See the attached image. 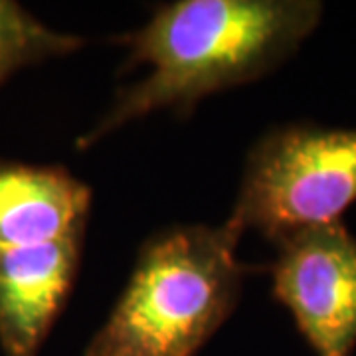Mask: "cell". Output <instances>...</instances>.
Returning a JSON list of instances; mask_svg holds the SVG:
<instances>
[{"label": "cell", "instance_id": "cell-1", "mask_svg": "<svg viewBox=\"0 0 356 356\" xmlns=\"http://www.w3.org/2000/svg\"><path fill=\"white\" fill-rule=\"evenodd\" d=\"M318 0H177L154 8L145 24L119 38L127 67L147 65L119 89L107 113L79 139L88 151L145 115H184L224 89L261 79L301 48L323 18Z\"/></svg>", "mask_w": 356, "mask_h": 356}, {"label": "cell", "instance_id": "cell-2", "mask_svg": "<svg viewBox=\"0 0 356 356\" xmlns=\"http://www.w3.org/2000/svg\"><path fill=\"white\" fill-rule=\"evenodd\" d=\"M242 236L229 218L153 234L83 356H198L240 303Z\"/></svg>", "mask_w": 356, "mask_h": 356}, {"label": "cell", "instance_id": "cell-3", "mask_svg": "<svg viewBox=\"0 0 356 356\" xmlns=\"http://www.w3.org/2000/svg\"><path fill=\"white\" fill-rule=\"evenodd\" d=\"M356 202V129L289 123L250 149L232 208L243 234L269 242L343 220Z\"/></svg>", "mask_w": 356, "mask_h": 356}, {"label": "cell", "instance_id": "cell-4", "mask_svg": "<svg viewBox=\"0 0 356 356\" xmlns=\"http://www.w3.org/2000/svg\"><path fill=\"white\" fill-rule=\"evenodd\" d=\"M271 295L295 321L315 356L356 348V238L343 220L277 240Z\"/></svg>", "mask_w": 356, "mask_h": 356}, {"label": "cell", "instance_id": "cell-5", "mask_svg": "<svg viewBox=\"0 0 356 356\" xmlns=\"http://www.w3.org/2000/svg\"><path fill=\"white\" fill-rule=\"evenodd\" d=\"M91 188L64 166L0 161V248L86 238Z\"/></svg>", "mask_w": 356, "mask_h": 356}, {"label": "cell", "instance_id": "cell-6", "mask_svg": "<svg viewBox=\"0 0 356 356\" xmlns=\"http://www.w3.org/2000/svg\"><path fill=\"white\" fill-rule=\"evenodd\" d=\"M83 46L86 38L54 30L14 0H0V88L16 72Z\"/></svg>", "mask_w": 356, "mask_h": 356}]
</instances>
